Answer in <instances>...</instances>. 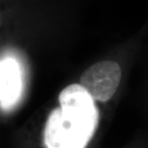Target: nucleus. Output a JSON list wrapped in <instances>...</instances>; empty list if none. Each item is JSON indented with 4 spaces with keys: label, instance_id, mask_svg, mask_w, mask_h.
<instances>
[{
    "label": "nucleus",
    "instance_id": "f03ea898",
    "mask_svg": "<svg viewBox=\"0 0 148 148\" xmlns=\"http://www.w3.org/2000/svg\"><path fill=\"white\" fill-rule=\"evenodd\" d=\"M119 64L112 61H101L86 69L79 84L94 101H109L116 91L121 80Z\"/></svg>",
    "mask_w": 148,
    "mask_h": 148
},
{
    "label": "nucleus",
    "instance_id": "f257e3e1",
    "mask_svg": "<svg viewBox=\"0 0 148 148\" xmlns=\"http://www.w3.org/2000/svg\"><path fill=\"white\" fill-rule=\"evenodd\" d=\"M59 104L44 126L46 148H86L99 123L95 101L80 84H71L59 94Z\"/></svg>",
    "mask_w": 148,
    "mask_h": 148
},
{
    "label": "nucleus",
    "instance_id": "7ed1b4c3",
    "mask_svg": "<svg viewBox=\"0 0 148 148\" xmlns=\"http://www.w3.org/2000/svg\"><path fill=\"white\" fill-rule=\"evenodd\" d=\"M21 73L18 64L13 59L0 62V102L14 103L21 91Z\"/></svg>",
    "mask_w": 148,
    "mask_h": 148
}]
</instances>
